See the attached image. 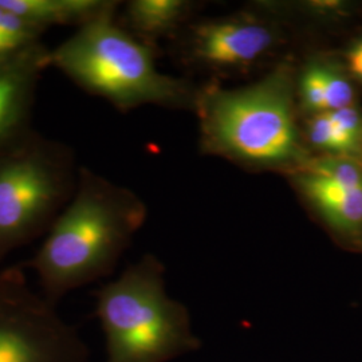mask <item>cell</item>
Returning <instances> with one entry per match:
<instances>
[{
	"mask_svg": "<svg viewBox=\"0 0 362 362\" xmlns=\"http://www.w3.org/2000/svg\"><path fill=\"white\" fill-rule=\"evenodd\" d=\"M296 70L288 54L248 85L223 88L211 81L199 86L194 112L202 152L284 177L305 167L313 155L302 133Z\"/></svg>",
	"mask_w": 362,
	"mask_h": 362,
	"instance_id": "6da1fadb",
	"label": "cell"
},
{
	"mask_svg": "<svg viewBox=\"0 0 362 362\" xmlns=\"http://www.w3.org/2000/svg\"><path fill=\"white\" fill-rule=\"evenodd\" d=\"M148 208L129 188L81 167L77 188L25 269L42 296L57 305L112 274L146 220Z\"/></svg>",
	"mask_w": 362,
	"mask_h": 362,
	"instance_id": "7a4b0ae2",
	"label": "cell"
},
{
	"mask_svg": "<svg viewBox=\"0 0 362 362\" xmlns=\"http://www.w3.org/2000/svg\"><path fill=\"white\" fill-rule=\"evenodd\" d=\"M118 1L50 50L55 67L79 89L104 98L119 112L153 105L194 110L199 88L156 65V49L117 22Z\"/></svg>",
	"mask_w": 362,
	"mask_h": 362,
	"instance_id": "3957f363",
	"label": "cell"
},
{
	"mask_svg": "<svg viewBox=\"0 0 362 362\" xmlns=\"http://www.w3.org/2000/svg\"><path fill=\"white\" fill-rule=\"evenodd\" d=\"M104 362H169L200 348L187 308L170 297L165 267L153 254L95 291Z\"/></svg>",
	"mask_w": 362,
	"mask_h": 362,
	"instance_id": "277c9868",
	"label": "cell"
},
{
	"mask_svg": "<svg viewBox=\"0 0 362 362\" xmlns=\"http://www.w3.org/2000/svg\"><path fill=\"white\" fill-rule=\"evenodd\" d=\"M71 146L34 129L0 151V263L49 233L77 188Z\"/></svg>",
	"mask_w": 362,
	"mask_h": 362,
	"instance_id": "5b68a950",
	"label": "cell"
},
{
	"mask_svg": "<svg viewBox=\"0 0 362 362\" xmlns=\"http://www.w3.org/2000/svg\"><path fill=\"white\" fill-rule=\"evenodd\" d=\"M290 28L257 3L239 13L189 23L177 54L185 66L215 77H242L285 58Z\"/></svg>",
	"mask_w": 362,
	"mask_h": 362,
	"instance_id": "8992f818",
	"label": "cell"
},
{
	"mask_svg": "<svg viewBox=\"0 0 362 362\" xmlns=\"http://www.w3.org/2000/svg\"><path fill=\"white\" fill-rule=\"evenodd\" d=\"M89 348L57 305L31 288L22 263L0 272V362H88Z\"/></svg>",
	"mask_w": 362,
	"mask_h": 362,
	"instance_id": "52a82bcc",
	"label": "cell"
},
{
	"mask_svg": "<svg viewBox=\"0 0 362 362\" xmlns=\"http://www.w3.org/2000/svg\"><path fill=\"white\" fill-rule=\"evenodd\" d=\"M286 179L327 233L346 246L362 248V160L314 156Z\"/></svg>",
	"mask_w": 362,
	"mask_h": 362,
	"instance_id": "ba28073f",
	"label": "cell"
},
{
	"mask_svg": "<svg viewBox=\"0 0 362 362\" xmlns=\"http://www.w3.org/2000/svg\"><path fill=\"white\" fill-rule=\"evenodd\" d=\"M50 50L43 43L0 61V151L31 128L39 81L50 67Z\"/></svg>",
	"mask_w": 362,
	"mask_h": 362,
	"instance_id": "9c48e42d",
	"label": "cell"
},
{
	"mask_svg": "<svg viewBox=\"0 0 362 362\" xmlns=\"http://www.w3.org/2000/svg\"><path fill=\"white\" fill-rule=\"evenodd\" d=\"M296 95L300 119L358 104L344 59L330 52H310L297 62Z\"/></svg>",
	"mask_w": 362,
	"mask_h": 362,
	"instance_id": "30bf717a",
	"label": "cell"
},
{
	"mask_svg": "<svg viewBox=\"0 0 362 362\" xmlns=\"http://www.w3.org/2000/svg\"><path fill=\"white\" fill-rule=\"evenodd\" d=\"M196 3L191 0H130L119 25L134 38L157 49L163 39H176L192 22Z\"/></svg>",
	"mask_w": 362,
	"mask_h": 362,
	"instance_id": "8fae6325",
	"label": "cell"
},
{
	"mask_svg": "<svg viewBox=\"0 0 362 362\" xmlns=\"http://www.w3.org/2000/svg\"><path fill=\"white\" fill-rule=\"evenodd\" d=\"M115 3L112 0H0V6L43 31L55 26H83Z\"/></svg>",
	"mask_w": 362,
	"mask_h": 362,
	"instance_id": "7c38bea8",
	"label": "cell"
},
{
	"mask_svg": "<svg viewBox=\"0 0 362 362\" xmlns=\"http://www.w3.org/2000/svg\"><path fill=\"white\" fill-rule=\"evenodd\" d=\"M286 26L317 27L336 25L348 19L354 4L344 0H298V1H255Z\"/></svg>",
	"mask_w": 362,
	"mask_h": 362,
	"instance_id": "4fadbf2b",
	"label": "cell"
},
{
	"mask_svg": "<svg viewBox=\"0 0 362 362\" xmlns=\"http://www.w3.org/2000/svg\"><path fill=\"white\" fill-rule=\"evenodd\" d=\"M45 31L0 6V61L42 43Z\"/></svg>",
	"mask_w": 362,
	"mask_h": 362,
	"instance_id": "5bb4252c",
	"label": "cell"
},
{
	"mask_svg": "<svg viewBox=\"0 0 362 362\" xmlns=\"http://www.w3.org/2000/svg\"><path fill=\"white\" fill-rule=\"evenodd\" d=\"M342 59L354 82L362 85V37L350 45Z\"/></svg>",
	"mask_w": 362,
	"mask_h": 362,
	"instance_id": "9a60e30c",
	"label": "cell"
}]
</instances>
